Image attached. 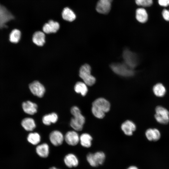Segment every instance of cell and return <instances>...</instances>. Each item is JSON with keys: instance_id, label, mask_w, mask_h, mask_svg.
Instances as JSON below:
<instances>
[{"instance_id": "cell-1", "label": "cell", "mask_w": 169, "mask_h": 169, "mask_svg": "<svg viewBox=\"0 0 169 169\" xmlns=\"http://www.w3.org/2000/svg\"><path fill=\"white\" fill-rule=\"evenodd\" d=\"M110 104L107 100L103 98H100L93 102L91 111L95 117L101 119L104 117L105 113L110 110Z\"/></svg>"}, {"instance_id": "cell-2", "label": "cell", "mask_w": 169, "mask_h": 169, "mask_svg": "<svg viewBox=\"0 0 169 169\" xmlns=\"http://www.w3.org/2000/svg\"><path fill=\"white\" fill-rule=\"evenodd\" d=\"M70 112L73 116L70 122L71 126L76 131H81L85 122L84 116L81 114L80 109L77 106L72 107Z\"/></svg>"}, {"instance_id": "cell-3", "label": "cell", "mask_w": 169, "mask_h": 169, "mask_svg": "<svg viewBox=\"0 0 169 169\" xmlns=\"http://www.w3.org/2000/svg\"><path fill=\"white\" fill-rule=\"evenodd\" d=\"M91 69L89 65L85 64L80 68L79 76L84 83L89 86H92L95 83V78L91 74Z\"/></svg>"}, {"instance_id": "cell-4", "label": "cell", "mask_w": 169, "mask_h": 169, "mask_svg": "<svg viewBox=\"0 0 169 169\" xmlns=\"http://www.w3.org/2000/svg\"><path fill=\"white\" fill-rule=\"evenodd\" d=\"M110 68L114 73L122 76L129 77L134 74L133 69L130 68L124 63L112 64L110 65Z\"/></svg>"}, {"instance_id": "cell-5", "label": "cell", "mask_w": 169, "mask_h": 169, "mask_svg": "<svg viewBox=\"0 0 169 169\" xmlns=\"http://www.w3.org/2000/svg\"><path fill=\"white\" fill-rule=\"evenodd\" d=\"M105 155L101 151L97 152L94 154L89 153L87 156V160L92 166L96 167L102 164L105 160Z\"/></svg>"}, {"instance_id": "cell-6", "label": "cell", "mask_w": 169, "mask_h": 169, "mask_svg": "<svg viewBox=\"0 0 169 169\" xmlns=\"http://www.w3.org/2000/svg\"><path fill=\"white\" fill-rule=\"evenodd\" d=\"M155 117L159 123L166 124L169 122V112L166 108L162 106H158L156 110Z\"/></svg>"}, {"instance_id": "cell-7", "label": "cell", "mask_w": 169, "mask_h": 169, "mask_svg": "<svg viewBox=\"0 0 169 169\" xmlns=\"http://www.w3.org/2000/svg\"><path fill=\"white\" fill-rule=\"evenodd\" d=\"M14 18V17L11 13L0 4V29L7 28L6 23Z\"/></svg>"}, {"instance_id": "cell-8", "label": "cell", "mask_w": 169, "mask_h": 169, "mask_svg": "<svg viewBox=\"0 0 169 169\" xmlns=\"http://www.w3.org/2000/svg\"><path fill=\"white\" fill-rule=\"evenodd\" d=\"M123 58L125 63L131 69H133L137 64L136 58L134 53L129 50L125 49L123 53Z\"/></svg>"}, {"instance_id": "cell-9", "label": "cell", "mask_w": 169, "mask_h": 169, "mask_svg": "<svg viewBox=\"0 0 169 169\" xmlns=\"http://www.w3.org/2000/svg\"><path fill=\"white\" fill-rule=\"evenodd\" d=\"M29 88L33 95L39 97H42L45 92L44 86L37 81H35L30 84Z\"/></svg>"}, {"instance_id": "cell-10", "label": "cell", "mask_w": 169, "mask_h": 169, "mask_svg": "<svg viewBox=\"0 0 169 169\" xmlns=\"http://www.w3.org/2000/svg\"><path fill=\"white\" fill-rule=\"evenodd\" d=\"M112 0H99L96 7V11L101 14L108 13L110 10Z\"/></svg>"}, {"instance_id": "cell-11", "label": "cell", "mask_w": 169, "mask_h": 169, "mask_svg": "<svg viewBox=\"0 0 169 169\" xmlns=\"http://www.w3.org/2000/svg\"><path fill=\"white\" fill-rule=\"evenodd\" d=\"M49 138L51 142L55 146L61 145L64 139V137L62 133L57 130L51 132L49 136Z\"/></svg>"}, {"instance_id": "cell-12", "label": "cell", "mask_w": 169, "mask_h": 169, "mask_svg": "<svg viewBox=\"0 0 169 169\" xmlns=\"http://www.w3.org/2000/svg\"><path fill=\"white\" fill-rule=\"evenodd\" d=\"M66 142L69 145H76L79 141V137L75 131H69L66 133L64 137Z\"/></svg>"}, {"instance_id": "cell-13", "label": "cell", "mask_w": 169, "mask_h": 169, "mask_svg": "<svg viewBox=\"0 0 169 169\" xmlns=\"http://www.w3.org/2000/svg\"><path fill=\"white\" fill-rule=\"evenodd\" d=\"M59 23L58 22L50 20L44 25L43 30L44 33L48 34L55 33L59 29Z\"/></svg>"}, {"instance_id": "cell-14", "label": "cell", "mask_w": 169, "mask_h": 169, "mask_svg": "<svg viewBox=\"0 0 169 169\" xmlns=\"http://www.w3.org/2000/svg\"><path fill=\"white\" fill-rule=\"evenodd\" d=\"M121 129L124 134L126 135L131 136L133 132L136 129L135 124L130 120H126L121 125Z\"/></svg>"}, {"instance_id": "cell-15", "label": "cell", "mask_w": 169, "mask_h": 169, "mask_svg": "<svg viewBox=\"0 0 169 169\" xmlns=\"http://www.w3.org/2000/svg\"><path fill=\"white\" fill-rule=\"evenodd\" d=\"M23 111L28 114L33 115L37 112V105L30 101L23 102L22 105Z\"/></svg>"}, {"instance_id": "cell-16", "label": "cell", "mask_w": 169, "mask_h": 169, "mask_svg": "<svg viewBox=\"0 0 169 169\" xmlns=\"http://www.w3.org/2000/svg\"><path fill=\"white\" fill-rule=\"evenodd\" d=\"M64 162L69 167H76L79 164V161L76 156L72 153L66 155L64 159Z\"/></svg>"}, {"instance_id": "cell-17", "label": "cell", "mask_w": 169, "mask_h": 169, "mask_svg": "<svg viewBox=\"0 0 169 169\" xmlns=\"http://www.w3.org/2000/svg\"><path fill=\"white\" fill-rule=\"evenodd\" d=\"M147 139L150 141H156L159 140L161 137L160 132L156 129H149L145 133Z\"/></svg>"}, {"instance_id": "cell-18", "label": "cell", "mask_w": 169, "mask_h": 169, "mask_svg": "<svg viewBox=\"0 0 169 169\" xmlns=\"http://www.w3.org/2000/svg\"><path fill=\"white\" fill-rule=\"evenodd\" d=\"M36 150L37 154L41 157L46 158L49 156V147L47 143H43L38 145Z\"/></svg>"}, {"instance_id": "cell-19", "label": "cell", "mask_w": 169, "mask_h": 169, "mask_svg": "<svg viewBox=\"0 0 169 169\" xmlns=\"http://www.w3.org/2000/svg\"><path fill=\"white\" fill-rule=\"evenodd\" d=\"M32 40L33 42L38 46H43L45 42L44 33L40 31L36 32L33 34Z\"/></svg>"}, {"instance_id": "cell-20", "label": "cell", "mask_w": 169, "mask_h": 169, "mask_svg": "<svg viewBox=\"0 0 169 169\" xmlns=\"http://www.w3.org/2000/svg\"><path fill=\"white\" fill-rule=\"evenodd\" d=\"M21 125L26 131H32L36 126L34 120L30 117L23 119L21 122Z\"/></svg>"}, {"instance_id": "cell-21", "label": "cell", "mask_w": 169, "mask_h": 169, "mask_svg": "<svg viewBox=\"0 0 169 169\" xmlns=\"http://www.w3.org/2000/svg\"><path fill=\"white\" fill-rule=\"evenodd\" d=\"M136 17L137 20L141 23L146 22L148 18V14L146 10L143 8H140L136 10Z\"/></svg>"}, {"instance_id": "cell-22", "label": "cell", "mask_w": 169, "mask_h": 169, "mask_svg": "<svg viewBox=\"0 0 169 169\" xmlns=\"http://www.w3.org/2000/svg\"><path fill=\"white\" fill-rule=\"evenodd\" d=\"M62 16V18L65 20L72 22L76 18V16L74 12L68 7L64 8L63 10Z\"/></svg>"}, {"instance_id": "cell-23", "label": "cell", "mask_w": 169, "mask_h": 169, "mask_svg": "<svg viewBox=\"0 0 169 169\" xmlns=\"http://www.w3.org/2000/svg\"><path fill=\"white\" fill-rule=\"evenodd\" d=\"M92 140V136L88 133H83L79 137L80 144L83 146L85 147L89 148L91 146Z\"/></svg>"}, {"instance_id": "cell-24", "label": "cell", "mask_w": 169, "mask_h": 169, "mask_svg": "<svg viewBox=\"0 0 169 169\" xmlns=\"http://www.w3.org/2000/svg\"><path fill=\"white\" fill-rule=\"evenodd\" d=\"M58 119L57 115L53 112L44 115L42 118V122L46 125H50L51 123H55Z\"/></svg>"}, {"instance_id": "cell-25", "label": "cell", "mask_w": 169, "mask_h": 169, "mask_svg": "<svg viewBox=\"0 0 169 169\" xmlns=\"http://www.w3.org/2000/svg\"><path fill=\"white\" fill-rule=\"evenodd\" d=\"M153 91L154 94L157 96L161 97L164 96L166 93V90L165 87L161 83H157L153 87Z\"/></svg>"}, {"instance_id": "cell-26", "label": "cell", "mask_w": 169, "mask_h": 169, "mask_svg": "<svg viewBox=\"0 0 169 169\" xmlns=\"http://www.w3.org/2000/svg\"><path fill=\"white\" fill-rule=\"evenodd\" d=\"M75 91L78 93H80L83 96H85L88 92L87 85L84 82H78L74 87Z\"/></svg>"}, {"instance_id": "cell-27", "label": "cell", "mask_w": 169, "mask_h": 169, "mask_svg": "<svg viewBox=\"0 0 169 169\" xmlns=\"http://www.w3.org/2000/svg\"><path fill=\"white\" fill-rule=\"evenodd\" d=\"M21 36V33L18 29H13L9 35V40L13 43H17L19 41Z\"/></svg>"}, {"instance_id": "cell-28", "label": "cell", "mask_w": 169, "mask_h": 169, "mask_svg": "<svg viewBox=\"0 0 169 169\" xmlns=\"http://www.w3.org/2000/svg\"><path fill=\"white\" fill-rule=\"evenodd\" d=\"M27 139L28 141L33 145L38 144L41 140L40 136L37 132L30 133L28 135Z\"/></svg>"}, {"instance_id": "cell-29", "label": "cell", "mask_w": 169, "mask_h": 169, "mask_svg": "<svg viewBox=\"0 0 169 169\" xmlns=\"http://www.w3.org/2000/svg\"><path fill=\"white\" fill-rule=\"evenodd\" d=\"M136 4L138 6L144 7H149L153 3L152 0H135Z\"/></svg>"}, {"instance_id": "cell-30", "label": "cell", "mask_w": 169, "mask_h": 169, "mask_svg": "<svg viewBox=\"0 0 169 169\" xmlns=\"http://www.w3.org/2000/svg\"><path fill=\"white\" fill-rule=\"evenodd\" d=\"M162 14L165 20L169 21V10L164 9L162 12Z\"/></svg>"}, {"instance_id": "cell-31", "label": "cell", "mask_w": 169, "mask_h": 169, "mask_svg": "<svg viewBox=\"0 0 169 169\" xmlns=\"http://www.w3.org/2000/svg\"><path fill=\"white\" fill-rule=\"evenodd\" d=\"M158 3L160 6L166 7L169 5V0H158Z\"/></svg>"}, {"instance_id": "cell-32", "label": "cell", "mask_w": 169, "mask_h": 169, "mask_svg": "<svg viewBox=\"0 0 169 169\" xmlns=\"http://www.w3.org/2000/svg\"><path fill=\"white\" fill-rule=\"evenodd\" d=\"M127 169H138V168L135 166H131L128 167Z\"/></svg>"}, {"instance_id": "cell-33", "label": "cell", "mask_w": 169, "mask_h": 169, "mask_svg": "<svg viewBox=\"0 0 169 169\" xmlns=\"http://www.w3.org/2000/svg\"><path fill=\"white\" fill-rule=\"evenodd\" d=\"M49 169H59L55 167H52L50 168Z\"/></svg>"}]
</instances>
